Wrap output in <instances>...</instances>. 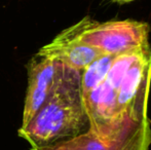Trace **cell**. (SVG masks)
Segmentation results:
<instances>
[{"instance_id": "obj_1", "label": "cell", "mask_w": 151, "mask_h": 150, "mask_svg": "<svg viewBox=\"0 0 151 150\" xmlns=\"http://www.w3.org/2000/svg\"><path fill=\"white\" fill-rule=\"evenodd\" d=\"M81 72L59 62L52 93L33 118L18 134L31 148L46 146L77 136L88 128L80 93Z\"/></svg>"}, {"instance_id": "obj_5", "label": "cell", "mask_w": 151, "mask_h": 150, "mask_svg": "<svg viewBox=\"0 0 151 150\" xmlns=\"http://www.w3.org/2000/svg\"><path fill=\"white\" fill-rule=\"evenodd\" d=\"M151 131L127 138L107 141L88 128L77 136L32 150H149Z\"/></svg>"}, {"instance_id": "obj_2", "label": "cell", "mask_w": 151, "mask_h": 150, "mask_svg": "<svg viewBox=\"0 0 151 150\" xmlns=\"http://www.w3.org/2000/svg\"><path fill=\"white\" fill-rule=\"evenodd\" d=\"M67 29L80 41L109 56H117L149 43L150 26L141 21L98 22L86 17Z\"/></svg>"}, {"instance_id": "obj_3", "label": "cell", "mask_w": 151, "mask_h": 150, "mask_svg": "<svg viewBox=\"0 0 151 150\" xmlns=\"http://www.w3.org/2000/svg\"><path fill=\"white\" fill-rule=\"evenodd\" d=\"M59 62L36 54L27 64L28 88L25 98L22 126L28 124L52 93L58 75Z\"/></svg>"}, {"instance_id": "obj_4", "label": "cell", "mask_w": 151, "mask_h": 150, "mask_svg": "<svg viewBox=\"0 0 151 150\" xmlns=\"http://www.w3.org/2000/svg\"><path fill=\"white\" fill-rule=\"evenodd\" d=\"M37 54L63 63L80 72L103 56L97 48L80 41L68 29L62 31L52 42L42 46Z\"/></svg>"}, {"instance_id": "obj_6", "label": "cell", "mask_w": 151, "mask_h": 150, "mask_svg": "<svg viewBox=\"0 0 151 150\" xmlns=\"http://www.w3.org/2000/svg\"><path fill=\"white\" fill-rule=\"evenodd\" d=\"M112 2H115V3H118V4H124V3H129V2H132V1H135V0H110Z\"/></svg>"}]
</instances>
